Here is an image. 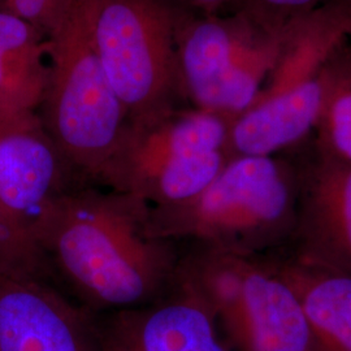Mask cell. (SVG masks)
I'll use <instances>...</instances> for the list:
<instances>
[{
    "label": "cell",
    "instance_id": "obj_1",
    "mask_svg": "<svg viewBox=\"0 0 351 351\" xmlns=\"http://www.w3.org/2000/svg\"><path fill=\"white\" fill-rule=\"evenodd\" d=\"M33 241L51 282L91 314L159 300L175 285L181 256L155 232L147 202L91 184L53 202Z\"/></svg>",
    "mask_w": 351,
    "mask_h": 351
},
{
    "label": "cell",
    "instance_id": "obj_2",
    "mask_svg": "<svg viewBox=\"0 0 351 351\" xmlns=\"http://www.w3.org/2000/svg\"><path fill=\"white\" fill-rule=\"evenodd\" d=\"M297 193V175L272 156H233L198 195L151 207V217L177 245L256 256L293 236Z\"/></svg>",
    "mask_w": 351,
    "mask_h": 351
},
{
    "label": "cell",
    "instance_id": "obj_3",
    "mask_svg": "<svg viewBox=\"0 0 351 351\" xmlns=\"http://www.w3.org/2000/svg\"><path fill=\"white\" fill-rule=\"evenodd\" d=\"M38 116L75 176L99 185L129 123L101 65L81 0H68L47 36Z\"/></svg>",
    "mask_w": 351,
    "mask_h": 351
},
{
    "label": "cell",
    "instance_id": "obj_4",
    "mask_svg": "<svg viewBox=\"0 0 351 351\" xmlns=\"http://www.w3.org/2000/svg\"><path fill=\"white\" fill-rule=\"evenodd\" d=\"M177 280L208 306L232 351H323L297 294L263 255L190 246Z\"/></svg>",
    "mask_w": 351,
    "mask_h": 351
},
{
    "label": "cell",
    "instance_id": "obj_5",
    "mask_svg": "<svg viewBox=\"0 0 351 351\" xmlns=\"http://www.w3.org/2000/svg\"><path fill=\"white\" fill-rule=\"evenodd\" d=\"M229 119L198 108L172 107L130 120L101 186L160 207L189 201L230 160Z\"/></svg>",
    "mask_w": 351,
    "mask_h": 351
},
{
    "label": "cell",
    "instance_id": "obj_6",
    "mask_svg": "<svg viewBox=\"0 0 351 351\" xmlns=\"http://www.w3.org/2000/svg\"><path fill=\"white\" fill-rule=\"evenodd\" d=\"M175 47L180 97L229 120L258 101L284 59L275 30L247 11L175 12Z\"/></svg>",
    "mask_w": 351,
    "mask_h": 351
},
{
    "label": "cell",
    "instance_id": "obj_7",
    "mask_svg": "<svg viewBox=\"0 0 351 351\" xmlns=\"http://www.w3.org/2000/svg\"><path fill=\"white\" fill-rule=\"evenodd\" d=\"M88 32L130 120L175 107V12L162 0H81Z\"/></svg>",
    "mask_w": 351,
    "mask_h": 351
},
{
    "label": "cell",
    "instance_id": "obj_8",
    "mask_svg": "<svg viewBox=\"0 0 351 351\" xmlns=\"http://www.w3.org/2000/svg\"><path fill=\"white\" fill-rule=\"evenodd\" d=\"M80 184L85 182L64 159L38 112L0 119V204L30 239L51 204Z\"/></svg>",
    "mask_w": 351,
    "mask_h": 351
},
{
    "label": "cell",
    "instance_id": "obj_9",
    "mask_svg": "<svg viewBox=\"0 0 351 351\" xmlns=\"http://www.w3.org/2000/svg\"><path fill=\"white\" fill-rule=\"evenodd\" d=\"M0 351H101L95 316L50 281L0 268Z\"/></svg>",
    "mask_w": 351,
    "mask_h": 351
},
{
    "label": "cell",
    "instance_id": "obj_10",
    "mask_svg": "<svg viewBox=\"0 0 351 351\" xmlns=\"http://www.w3.org/2000/svg\"><path fill=\"white\" fill-rule=\"evenodd\" d=\"M94 316L101 351H232L208 306L177 278L156 301Z\"/></svg>",
    "mask_w": 351,
    "mask_h": 351
},
{
    "label": "cell",
    "instance_id": "obj_11",
    "mask_svg": "<svg viewBox=\"0 0 351 351\" xmlns=\"http://www.w3.org/2000/svg\"><path fill=\"white\" fill-rule=\"evenodd\" d=\"M297 181L294 255L351 276V163L322 150Z\"/></svg>",
    "mask_w": 351,
    "mask_h": 351
},
{
    "label": "cell",
    "instance_id": "obj_12",
    "mask_svg": "<svg viewBox=\"0 0 351 351\" xmlns=\"http://www.w3.org/2000/svg\"><path fill=\"white\" fill-rule=\"evenodd\" d=\"M278 69L249 110L230 121V156H272L304 138L319 124L326 97L324 72Z\"/></svg>",
    "mask_w": 351,
    "mask_h": 351
},
{
    "label": "cell",
    "instance_id": "obj_13",
    "mask_svg": "<svg viewBox=\"0 0 351 351\" xmlns=\"http://www.w3.org/2000/svg\"><path fill=\"white\" fill-rule=\"evenodd\" d=\"M268 261L297 294L322 350L351 351L350 275L294 254Z\"/></svg>",
    "mask_w": 351,
    "mask_h": 351
},
{
    "label": "cell",
    "instance_id": "obj_14",
    "mask_svg": "<svg viewBox=\"0 0 351 351\" xmlns=\"http://www.w3.org/2000/svg\"><path fill=\"white\" fill-rule=\"evenodd\" d=\"M46 80V36L0 8V119L37 112Z\"/></svg>",
    "mask_w": 351,
    "mask_h": 351
},
{
    "label": "cell",
    "instance_id": "obj_15",
    "mask_svg": "<svg viewBox=\"0 0 351 351\" xmlns=\"http://www.w3.org/2000/svg\"><path fill=\"white\" fill-rule=\"evenodd\" d=\"M326 97L317 126L322 150L351 163V71L324 72Z\"/></svg>",
    "mask_w": 351,
    "mask_h": 351
},
{
    "label": "cell",
    "instance_id": "obj_16",
    "mask_svg": "<svg viewBox=\"0 0 351 351\" xmlns=\"http://www.w3.org/2000/svg\"><path fill=\"white\" fill-rule=\"evenodd\" d=\"M0 268L17 275L50 281L36 243L0 204Z\"/></svg>",
    "mask_w": 351,
    "mask_h": 351
},
{
    "label": "cell",
    "instance_id": "obj_17",
    "mask_svg": "<svg viewBox=\"0 0 351 351\" xmlns=\"http://www.w3.org/2000/svg\"><path fill=\"white\" fill-rule=\"evenodd\" d=\"M68 0H0V8L36 26L47 36Z\"/></svg>",
    "mask_w": 351,
    "mask_h": 351
},
{
    "label": "cell",
    "instance_id": "obj_18",
    "mask_svg": "<svg viewBox=\"0 0 351 351\" xmlns=\"http://www.w3.org/2000/svg\"><path fill=\"white\" fill-rule=\"evenodd\" d=\"M246 11L272 27L276 16H291L310 10L317 0H243Z\"/></svg>",
    "mask_w": 351,
    "mask_h": 351
},
{
    "label": "cell",
    "instance_id": "obj_19",
    "mask_svg": "<svg viewBox=\"0 0 351 351\" xmlns=\"http://www.w3.org/2000/svg\"><path fill=\"white\" fill-rule=\"evenodd\" d=\"M172 11L197 16L217 14L221 8L243 0H162Z\"/></svg>",
    "mask_w": 351,
    "mask_h": 351
}]
</instances>
